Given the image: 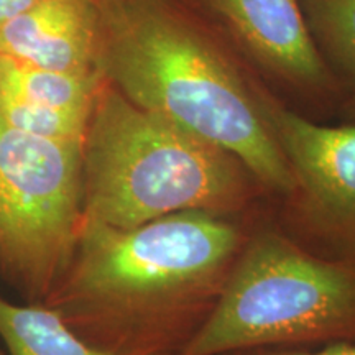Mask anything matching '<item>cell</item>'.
Returning <instances> with one entry per match:
<instances>
[{"label": "cell", "mask_w": 355, "mask_h": 355, "mask_svg": "<svg viewBox=\"0 0 355 355\" xmlns=\"http://www.w3.org/2000/svg\"><path fill=\"white\" fill-rule=\"evenodd\" d=\"M229 217L184 211L127 229L83 222L43 304L115 355H176L209 318L248 237Z\"/></svg>", "instance_id": "6da1fadb"}, {"label": "cell", "mask_w": 355, "mask_h": 355, "mask_svg": "<svg viewBox=\"0 0 355 355\" xmlns=\"http://www.w3.org/2000/svg\"><path fill=\"white\" fill-rule=\"evenodd\" d=\"M97 71L137 107L224 150L255 181L295 196L268 119L239 71L166 0H99Z\"/></svg>", "instance_id": "7a4b0ae2"}, {"label": "cell", "mask_w": 355, "mask_h": 355, "mask_svg": "<svg viewBox=\"0 0 355 355\" xmlns=\"http://www.w3.org/2000/svg\"><path fill=\"white\" fill-rule=\"evenodd\" d=\"M252 181L232 155L104 83L83 140L84 222L127 229L184 211L232 216Z\"/></svg>", "instance_id": "3957f363"}, {"label": "cell", "mask_w": 355, "mask_h": 355, "mask_svg": "<svg viewBox=\"0 0 355 355\" xmlns=\"http://www.w3.org/2000/svg\"><path fill=\"white\" fill-rule=\"evenodd\" d=\"M316 343H355V259L265 229L248 235L209 318L176 355Z\"/></svg>", "instance_id": "277c9868"}, {"label": "cell", "mask_w": 355, "mask_h": 355, "mask_svg": "<svg viewBox=\"0 0 355 355\" xmlns=\"http://www.w3.org/2000/svg\"><path fill=\"white\" fill-rule=\"evenodd\" d=\"M83 222V144L0 119V277L25 303H43L63 277Z\"/></svg>", "instance_id": "5b68a950"}, {"label": "cell", "mask_w": 355, "mask_h": 355, "mask_svg": "<svg viewBox=\"0 0 355 355\" xmlns=\"http://www.w3.org/2000/svg\"><path fill=\"white\" fill-rule=\"evenodd\" d=\"M327 257L355 259V123L322 125L259 94Z\"/></svg>", "instance_id": "8992f818"}, {"label": "cell", "mask_w": 355, "mask_h": 355, "mask_svg": "<svg viewBox=\"0 0 355 355\" xmlns=\"http://www.w3.org/2000/svg\"><path fill=\"white\" fill-rule=\"evenodd\" d=\"M260 66L301 87H332L301 0H202Z\"/></svg>", "instance_id": "52a82bcc"}, {"label": "cell", "mask_w": 355, "mask_h": 355, "mask_svg": "<svg viewBox=\"0 0 355 355\" xmlns=\"http://www.w3.org/2000/svg\"><path fill=\"white\" fill-rule=\"evenodd\" d=\"M104 78L68 73L0 56V119L19 130L83 144Z\"/></svg>", "instance_id": "ba28073f"}, {"label": "cell", "mask_w": 355, "mask_h": 355, "mask_svg": "<svg viewBox=\"0 0 355 355\" xmlns=\"http://www.w3.org/2000/svg\"><path fill=\"white\" fill-rule=\"evenodd\" d=\"M99 0H37L0 25V56L37 68L97 71Z\"/></svg>", "instance_id": "9c48e42d"}, {"label": "cell", "mask_w": 355, "mask_h": 355, "mask_svg": "<svg viewBox=\"0 0 355 355\" xmlns=\"http://www.w3.org/2000/svg\"><path fill=\"white\" fill-rule=\"evenodd\" d=\"M0 340L7 355H115L96 347L43 303H15L0 293Z\"/></svg>", "instance_id": "30bf717a"}, {"label": "cell", "mask_w": 355, "mask_h": 355, "mask_svg": "<svg viewBox=\"0 0 355 355\" xmlns=\"http://www.w3.org/2000/svg\"><path fill=\"white\" fill-rule=\"evenodd\" d=\"M327 66L343 78L355 109V0H301Z\"/></svg>", "instance_id": "8fae6325"}, {"label": "cell", "mask_w": 355, "mask_h": 355, "mask_svg": "<svg viewBox=\"0 0 355 355\" xmlns=\"http://www.w3.org/2000/svg\"><path fill=\"white\" fill-rule=\"evenodd\" d=\"M230 355H355V343H336L327 344L326 347L314 350H247V352H237Z\"/></svg>", "instance_id": "7c38bea8"}, {"label": "cell", "mask_w": 355, "mask_h": 355, "mask_svg": "<svg viewBox=\"0 0 355 355\" xmlns=\"http://www.w3.org/2000/svg\"><path fill=\"white\" fill-rule=\"evenodd\" d=\"M35 2L37 0H0V25L19 15L20 12H24Z\"/></svg>", "instance_id": "4fadbf2b"}, {"label": "cell", "mask_w": 355, "mask_h": 355, "mask_svg": "<svg viewBox=\"0 0 355 355\" xmlns=\"http://www.w3.org/2000/svg\"><path fill=\"white\" fill-rule=\"evenodd\" d=\"M0 355H7V354H6V352H3V350H2V349H0Z\"/></svg>", "instance_id": "5bb4252c"}]
</instances>
